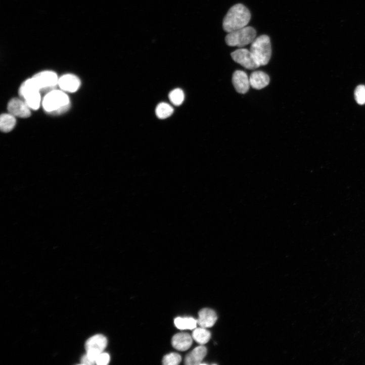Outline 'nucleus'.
Wrapping results in <instances>:
<instances>
[{
    "mask_svg": "<svg viewBox=\"0 0 365 365\" xmlns=\"http://www.w3.org/2000/svg\"><path fill=\"white\" fill-rule=\"evenodd\" d=\"M251 18L249 10L242 4L233 6L225 16L223 28L227 33L245 28L247 26Z\"/></svg>",
    "mask_w": 365,
    "mask_h": 365,
    "instance_id": "f257e3e1",
    "label": "nucleus"
},
{
    "mask_svg": "<svg viewBox=\"0 0 365 365\" xmlns=\"http://www.w3.org/2000/svg\"><path fill=\"white\" fill-rule=\"evenodd\" d=\"M42 103L44 110L47 113L54 115L66 112L70 106L68 96L64 91L56 89L49 92Z\"/></svg>",
    "mask_w": 365,
    "mask_h": 365,
    "instance_id": "f03ea898",
    "label": "nucleus"
},
{
    "mask_svg": "<svg viewBox=\"0 0 365 365\" xmlns=\"http://www.w3.org/2000/svg\"><path fill=\"white\" fill-rule=\"evenodd\" d=\"M250 51L257 63L261 66L268 64L271 57L272 49L269 37L263 35L258 37L251 44Z\"/></svg>",
    "mask_w": 365,
    "mask_h": 365,
    "instance_id": "7ed1b4c3",
    "label": "nucleus"
},
{
    "mask_svg": "<svg viewBox=\"0 0 365 365\" xmlns=\"http://www.w3.org/2000/svg\"><path fill=\"white\" fill-rule=\"evenodd\" d=\"M19 95L31 109L37 110L40 108L42 102L41 91L33 78L22 84Z\"/></svg>",
    "mask_w": 365,
    "mask_h": 365,
    "instance_id": "20e7f679",
    "label": "nucleus"
},
{
    "mask_svg": "<svg viewBox=\"0 0 365 365\" xmlns=\"http://www.w3.org/2000/svg\"><path fill=\"white\" fill-rule=\"evenodd\" d=\"M256 35L254 28L247 26L229 33L225 37V42L230 47L243 48L251 44L256 38Z\"/></svg>",
    "mask_w": 365,
    "mask_h": 365,
    "instance_id": "39448f33",
    "label": "nucleus"
},
{
    "mask_svg": "<svg viewBox=\"0 0 365 365\" xmlns=\"http://www.w3.org/2000/svg\"><path fill=\"white\" fill-rule=\"evenodd\" d=\"M107 345L105 336L98 334L90 338L85 343L86 356L92 364L96 363L98 356L103 352Z\"/></svg>",
    "mask_w": 365,
    "mask_h": 365,
    "instance_id": "423d86ee",
    "label": "nucleus"
},
{
    "mask_svg": "<svg viewBox=\"0 0 365 365\" xmlns=\"http://www.w3.org/2000/svg\"><path fill=\"white\" fill-rule=\"evenodd\" d=\"M32 78L41 92L55 89V87L58 85L59 78L57 74L53 71L41 72Z\"/></svg>",
    "mask_w": 365,
    "mask_h": 365,
    "instance_id": "0eeeda50",
    "label": "nucleus"
},
{
    "mask_svg": "<svg viewBox=\"0 0 365 365\" xmlns=\"http://www.w3.org/2000/svg\"><path fill=\"white\" fill-rule=\"evenodd\" d=\"M231 56L235 62L247 69L254 70L260 67L250 50L239 49L232 53Z\"/></svg>",
    "mask_w": 365,
    "mask_h": 365,
    "instance_id": "6e6552de",
    "label": "nucleus"
},
{
    "mask_svg": "<svg viewBox=\"0 0 365 365\" xmlns=\"http://www.w3.org/2000/svg\"><path fill=\"white\" fill-rule=\"evenodd\" d=\"M8 111L15 117L28 118L31 116V109L22 99H13L8 104Z\"/></svg>",
    "mask_w": 365,
    "mask_h": 365,
    "instance_id": "1a4fd4ad",
    "label": "nucleus"
},
{
    "mask_svg": "<svg viewBox=\"0 0 365 365\" xmlns=\"http://www.w3.org/2000/svg\"><path fill=\"white\" fill-rule=\"evenodd\" d=\"M233 83L237 92L242 94H246L251 86L248 75L241 70H237L234 73Z\"/></svg>",
    "mask_w": 365,
    "mask_h": 365,
    "instance_id": "9d476101",
    "label": "nucleus"
},
{
    "mask_svg": "<svg viewBox=\"0 0 365 365\" xmlns=\"http://www.w3.org/2000/svg\"><path fill=\"white\" fill-rule=\"evenodd\" d=\"M81 85L80 80L72 74H66L59 79L58 85L64 92L75 93Z\"/></svg>",
    "mask_w": 365,
    "mask_h": 365,
    "instance_id": "9b49d317",
    "label": "nucleus"
},
{
    "mask_svg": "<svg viewBox=\"0 0 365 365\" xmlns=\"http://www.w3.org/2000/svg\"><path fill=\"white\" fill-rule=\"evenodd\" d=\"M193 338L187 333H179L172 338L171 343L173 347L179 351H186L189 349L193 344Z\"/></svg>",
    "mask_w": 365,
    "mask_h": 365,
    "instance_id": "f8f14e48",
    "label": "nucleus"
},
{
    "mask_svg": "<svg viewBox=\"0 0 365 365\" xmlns=\"http://www.w3.org/2000/svg\"><path fill=\"white\" fill-rule=\"evenodd\" d=\"M198 324L203 328H208L213 327L217 320L216 312L210 308H204L199 313Z\"/></svg>",
    "mask_w": 365,
    "mask_h": 365,
    "instance_id": "ddd939ff",
    "label": "nucleus"
},
{
    "mask_svg": "<svg viewBox=\"0 0 365 365\" xmlns=\"http://www.w3.org/2000/svg\"><path fill=\"white\" fill-rule=\"evenodd\" d=\"M250 86L256 89H261L269 83V76L263 71H257L253 72L249 78Z\"/></svg>",
    "mask_w": 365,
    "mask_h": 365,
    "instance_id": "4468645a",
    "label": "nucleus"
},
{
    "mask_svg": "<svg viewBox=\"0 0 365 365\" xmlns=\"http://www.w3.org/2000/svg\"><path fill=\"white\" fill-rule=\"evenodd\" d=\"M207 354V349L205 346H198L186 356L185 363L188 365L200 364Z\"/></svg>",
    "mask_w": 365,
    "mask_h": 365,
    "instance_id": "2eb2a0df",
    "label": "nucleus"
},
{
    "mask_svg": "<svg viewBox=\"0 0 365 365\" xmlns=\"http://www.w3.org/2000/svg\"><path fill=\"white\" fill-rule=\"evenodd\" d=\"M16 117L11 113L3 114L0 118V128L4 132L12 131L16 126Z\"/></svg>",
    "mask_w": 365,
    "mask_h": 365,
    "instance_id": "dca6fc26",
    "label": "nucleus"
},
{
    "mask_svg": "<svg viewBox=\"0 0 365 365\" xmlns=\"http://www.w3.org/2000/svg\"><path fill=\"white\" fill-rule=\"evenodd\" d=\"M175 327L180 330H193L197 327L198 321L192 317H177L174 321Z\"/></svg>",
    "mask_w": 365,
    "mask_h": 365,
    "instance_id": "f3484780",
    "label": "nucleus"
},
{
    "mask_svg": "<svg viewBox=\"0 0 365 365\" xmlns=\"http://www.w3.org/2000/svg\"><path fill=\"white\" fill-rule=\"evenodd\" d=\"M211 333L206 328L201 327L195 329L193 337L198 343L204 345L209 342L211 338Z\"/></svg>",
    "mask_w": 365,
    "mask_h": 365,
    "instance_id": "a211bd4d",
    "label": "nucleus"
},
{
    "mask_svg": "<svg viewBox=\"0 0 365 365\" xmlns=\"http://www.w3.org/2000/svg\"><path fill=\"white\" fill-rule=\"evenodd\" d=\"M173 112V108L165 103H160L156 108V114L157 116L162 119L170 116Z\"/></svg>",
    "mask_w": 365,
    "mask_h": 365,
    "instance_id": "6ab92c4d",
    "label": "nucleus"
},
{
    "mask_svg": "<svg viewBox=\"0 0 365 365\" xmlns=\"http://www.w3.org/2000/svg\"><path fill=\"white\" fill-rule=\"evenodd\" d=\"M169 99L174 105L179 106L184 101L185 94L180 89H175L170 93Z\"/></svg>",
    "mask_w": 365,
    "mask_h": 365,
    "instance_id": "aec40b11",
    "label": "nucleus"
},
{
    "mask_svg": "<svg viewBox=\"0 0 365 365\" xmlns=\"http://www.w3.org/2000/svg\"><path fill=\"white\" fill-rule=\"evenodd\" d=\"M181 358L179 354L176 353H170L165 355L163 358V363L165 365H177L181 361Z\"/></svg>",
    "mask_w": 365,
    "mask_h": 365,
    "instance_id": "412c9836",
    "label": "nucleus"
},
{
    "mask_svg": "<svg viewBox=\"0 0 365 365\" xmlns=\"http://www.w3.org/2000/svg\"><path fill=\"white\" fill-rule=\"evenodd\" d=\"M354 99L356 102L360 105L365 104V86L359 85L357 86L354 93Z\"/></svg>",
    "mask_w": 365,
    "mask_h": 365,
    "instance_id": "4be33fe9",
    "label": "nucleus"
},
{
    "mask_svg": "<svg viewBox=\"0 0 365 365\" xmlns=\"http://www.w3.org/2000/svg\"><path fill=\"white\" fill-rule=\"evenodd\" d=\"M110 359L109 354L102 352L97 357L96 363L99 365H106L109 362Z\"/></svg>",
    "mask_w": 365,
    "mask_h": 365,
    "instance_id": "5701e85b",
    "label": "nucleus"
}]
</instances>
